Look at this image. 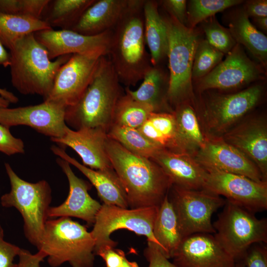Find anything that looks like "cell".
Segmentation results:
<instances>
[{"label":"cell","mask_w":267,"mask_h":267,"mask_svg":"<svg viewBox=\"0 0 267 267\" xmlns=\"http://www.w3.org/2000/svg\"><path fill=\"white\" fill-rule=\"evenodd\" d=\"M49 29L52 28L40 19L0 13V41L9 49L23 37Z\"/></svg>","instance_id":"1f68e13d"},{"label":"cell","mask_w":267,"mask_h":267,"mask_svg":"<svg viewBox=\"0 0 267 267\" xmlns=\"http://www.w3.org/2000/svg\"><path fill=\"white\" fill-rule=\"evenodd\" d=\"M65 109L62 104L46 100L34 105L3 108L0 109V124L8 128L27 126L50 138L60 137L67 126Z\"/></svg>","instance_id":"4fadbf2b"},{"label":"cell","mask_w":267,"mask_h":267,"mask_svg":"<svg viewBox=\"0 0 267 267\" xmlns=\"http://www.w3.org/2000/svg\"><path fill=\"white\" fill-rule=\"evenodd\" d=\"M159 207L129 209L115 205H101L90 231L95 241L94 252L106 246L115 247L117 242L112 240L110 235L115 230L121 229L145 236L147 241L155 244L160 249L153 232Z\"/></svg>","instance_id":"9c48e42d"},{"label":"cell","mask_w":267,"mask_h":267,"mask_svg":"<svg viewBox=\"0 0 267 267\" xmlns=\"http://www.w3.org/2000/svg\"><path fill=\"white\" fill-rule=\"evenodd\" d=\"M262 93L261 86L256 85L234 94L212 97L207 104L205 113L209 134H223L228 131L256 105Z\"/></svg>","instance_id":"5bb4252c"},{"label":"cell","mask_w":267,"mask_h":267,"mask_svg":"<svg viewBox=\"0 0 267 267\" xmlns=\"http://www.w3.org/2000/svg\"><path fill=\"white\" fill-rule=\"evenodd\" d=\"M52 152L78 169L95 187L97 194L106 205H115L122 208L129 207L126 193L116 174L89 168L69 156L61 147L53 145Z\"/></svg>","instance_id":"cb8c5ba5"},{"label":"cell","mask_w":267,"mask_h":267,"mask_svg":"<svg viewBox=\"0 0 267 267\" xmlns=\"http://www.w3.org/2000/svg\"><path fill=\"white\" fill-rule=\"evenodd\" d=\"M193 156L204 168L244 176L258 182L265 181L256 165L222 136L206 135L204 146Z\"/></svg>","instance_id":"9a60e30c"},{"label":"cell","mask_w":267,"mask_h":267,"mask_svg":"<svg viewBox=\"0 0 267 267\" xmlns=\"http://www.w3.org/2000/svg\"><path fill=\"white\" fill-rule=\"evenodd\" d=\"M144 1L130 0L127 9L112 30L107 55L120 82L129 88L142 80L152 66L145 48Z\"/></svg>","instance_id":"7a4b0ae2"},{"label":"cell","mask_w":267,"mask_h":267,"mask_svg":"<svg viewBox=\"0 0 267 267\" xmlns=\"http://www.w3.org/2000/svg\"><path fill=\"white\" fill-rule=\"evenodd\" d=\"M56 161L67 177L69 191L63 203L50 207L48 218L75 217L84 220L89 225L93 224L101 205L89 194L90 184L76 176L68 162L59 158Z\"/></svg>","instance_id":"ffe728a7"},{"label":"cell","mask_w":267,"mask_h":267,"mask_svg":"<svg viewBox=\"0 0 267 267\" xmlns=\"http://www.w3.org/2000/svg\"><path fill=\"white\" fill-rule=\"evenodd\" d=\"M144 34L152 66L159 65L167 57L168 37L166 24L158 10V2L144 0L143 5Z\"/></svg>","instance_id":"d4e9b609"},{"label":"cell","mask_w":267,"mask_h":267,"mask_svg":"<svg viewBox=\"0 0 267 267\" xmlns=\"http://www.w3.org/2000/svg\"><path fill=\"white\" fill-rule=\"evenodd\" d=\"M10 65V54L7 52L4 45L0 41V66L6 68L9 66Z\"/></svg>","instance_id":"7dc6e473"},{"label":"cell","mask_w":267,"mask_h":267,"mask_svg":"<svg viewBox=\"0 0 267 267\" xmlns=\"http://www.w3.org/2000/svg\"><path fill=\"white\" fill-rule=\"evenodd\" d=\"M153 108L123 94L116 105L112 124L138 129L146 120Z\"/></svg>","instance_id":"836d02e7"},{"label":"cell","mask_w":267,"mask_h":267,"mask_svg":"<svg viewBox=\"0 0 267 267\" xmlns=\"http://www.w3.org/2000/svg\"><path fill=\"white\" fill-rule=\"evenodd\" d=\"M203 29L207 41L223 54H227L236 44L228 29L222 26L215 17L203 21Z\"/></svg>","instance_id":"8d00e7d4"},{"label":"cell","mask_w":267,"mask_h":267,"mask_svg":"<svg viewBox=\"0 0 267 267\" xmlns=\"http://www.w3.org/2000/svg\"><path fill=\"white\" fill-rule=\"evenodd\" d=\"M0 96L7 99L10 103H16L18 101V98L14 94L5 89L0 88Z\"/></svg>","instance_id":"c3c4849f"},{"label":"cell","mask_w":267,"mask_h":267,"mask_svg":"<svg viewBox=\"0 0 267 267\" xmlns=\"http://www.w3.org/2000/svg\"><path fill=\"white\" fill-rule=\"evenodd\" d=\"M21 248L4 239L3 229L0 224V267H16L14 263Z\"/></svg>","instance_id":"b9f144b4"},{"label":"cell","mask_w":267,"mask_h":267,"mask_svg":"<svg viewBox=\"0 0 267 267\" xmlns=\"http://www.w3.org/2000/svg\"><path fill=\"white\" fill-rule=\"evenodd\" d=\"M172 258L178 267H235L237 263L214 235L205 233L184 238Z\"/></svg>","instance_id":"2e32d148"},{"label":"cell","mask_w":267,"mask_h":267,"mask_svg":"<svg viewBox=\"0 0 267 267\" xmlns=\"http://www.w3.org/2000/svg\"><path fill=\"white\" fill-rule=\"evenodd\" d=\"M168 177L172 185L185 189H203L206 171L192 155L161 149L152 159Z\"/></svg>","instance_id":"7402d4cb"},{"label":"cell","mask_w":267,"mask_h":267,"mask_svg":"<svg viewBox=\"0 0 267 267\" xmlns=\"http://www.w3.org/2000/svg\"><path fill=\"white\" fill-rule=\"evenodd\" d=\"M153 232L162 253L168 259L172 258L174 251L183 237L168 194L159 207Z\"/></svg>","instance_id":"4316f807"},{"label":"cell","mask_w":267,"mask_h":267,"mask_svg":"<svg viewBox=\"0 0 267 267\" xmlns=\"http://www.w3.org/2000/svg\"><path fill=\"white\" fill-rule=\"evenodd\" d=\"M235 267H245L243 262L236 263Z\"/></svg>","instance_id":"816d5d0a"},{"label":"cell","mask_w":267,"mask_h":267,"mask_svg":"<svg viewBox=\"0 0 267 267\" xmlns=\"http://www.w3.org/2000/svg\"><path fill=\"white\" fill-rule=\"evenodd\" d=\"M107 135L131 152L150 159L164 149L151 142L136 129L112 124Z\"/></svg>","instance_id":"d6a6232c"},{"label":"cell","mask_w":267,"mask_h":267,"mask_svg":"<svg viewBox=\"0 0 267 267\" xmlns=\"http://www.w3.org/2000/svg\"><path fill=\"white\" fill-rule=\"evenodd\" d=\"M108 137L107 131L101 128L72 130L67 126L62 136L50 139L61 146L71 148L79 155L84 166L95 170L115 173L106 151Z\"/></svg>","instance_id":"d6986e66"},{"label":"cell","mask_w":267,"mask_h":267,"mask_svg":"<svg viewBox=\"0 0 267 267\" xmlns=\"http://www.w3.org/2000/svg\"><path fill=\"white\" fill-rule=\"evenodd\" d=\"M229 30L236 43L243 45L264 66L267 63V38L250 21L243 10L230 19Z\"/></svg>","instance_id":"f1b7e54d"},{"label":"cell","mask_w":267,"mask_h":267,"mask_svg":"<svg viewBox=\"0 0 267 267\" xmlns=\"http://www.w3.org/2000/svg\"><path fill=\"white\" fill-rule=\"evenodd\" d=\"M94 254L102 258L106 267H139L136 262L129 261L123 250L115 247H104L95 251Z\"/></svg>","instance_id":"f35d334b"},{"label":"cell","mask_w":267,"mask_h":267,"mask_svg":"<svg viewBox=\"0 0 267 267\" xmlns=\"http://www.w3.org/2000/svg\"><path fill=\"white\" fill-rule=\"evenodd\" d=\"M11 189L0 197L2 207H14L21 214L24 221V232L28 241L38 249L48 218L51 201V189L45 180L36 183L21 178L10 165L5 164Z\"/></svg>","instance_id":"8992f818"},{"label":"cell","mask_w":267,"mask_h":267,"mask_svg":"<svg viewBox=\"0 0 267 267\" xmlns=\"http://www.w3.org/2000/svg\"><path fill=\"white\" fill-rule=\"evenodd\" d=\"M176 129L174 112H153L138 130L158 147L174 151Z\"/></svg>","instance_id":"4dcf8cb0"},{"label":"cell","mask_w":267,"mask_h":267,"mask_svg":"<svg viewBox=\"0 0 267 267\" xmlns=\"http://www.w3.org/2000/svg\"><path fill=\"white\" fill-rule=\"evenodd\" d=\"M95 241L87 228L69 217L47 220L38 251L51 267L68 262L72 267H92Z\"/></svg>","instance_id":"5b68a950"},{"label":"cell","mask_w":267,"mask_h":267,"mask_svg":"<svg viewBox=\"0 0 267 267\" xmlns=\"http://www.w3.org/2000/svg\"><path fill=\"white\" fill-rule=\"evenodd\" d=\"M101 52L72 54L58 71L46 99L67 107L75 104L92 80Z\"/></svg>","instance_id":"7c38bea8"},{"label":"cell","mask_w":267,"mask_h":267,"mask_svg":"<svg viewBox=\"0 0 267 267\" xmlns=\"http://www.w3.org/2000/svg\"><path fill=\"white\" fill-rule=\"evenodd\" d=\"M95 0H54L49 1L41 19L52 28L71 30L85 11Z\"/></svg>","instance_id":"f546056e"},{"label":"cell","mask_w":267,"mask_h":267,"mask_svg":"<svg viewBox=\"0 0 267 267\" xmlns=\"http://www.w3.org/2000/svg\"><path fill=\"white\" fill-rule=\"evenodd\" d=\"M50 0H0V13L41 19Z\"/></svg>","instance_id":"74e56055"},{"label":"cell","mask_w":267,"mask_h":267,"mask_svg":"<svg viewBox=\"0 0 267 267\" xmlns=\"http://www.w3.org/2000/svg\"><path fill=\"white\" fill-rule=\"evenodd\" d=\"M264 243L252 245L244 259L245 267H267V247Z\"/></svg>","instance_id":"60d3db41"},{"label":"cell","mask_w":267,"mask_h":267,"mask_svg":"<svg viewBox=\"0 0 267 267\" xmlns=\"http://www.w3.org/2000/svg\"><path fill=\"white\" fill-rule=\"evenodd\" d=\"M106 149L129 207L159 206L172 185L160 167L152 159L131 152L109 137Z\"/></svg>","instance_id":"6da1fadb"},{"label":"cell","mask_w":267,"mask_h":267,"mask_svg":"<svg viewBox=\"0 0 267 267\" xmlns=\"http://www.w3.org/2000/svg\"><path fill=\"white\" fill-rule=\"evenodd\" d=\"M223 55L206 40L198 42L192 65V80H199L209 74L222 61Z\"/></svg>","instance_id":"d590c367"},{"label":"cell","mask_w":267,"mask_h":267,"mask_svg":"<svg viewBox=\"0 0 267 267\" xmlns=\"http://www.w3.org/2000/svg\"><path fill=\"white\" fill-rule=\"evenodd\" d=\"M144 255L149 263L148 267H178L169 261L158 246L151 242L147 241Z\"/></svg>","instance_id":"7bdbcfd3"},{"label":"cell","mask_w":267,"mask_h":267,"mask_svg":"<svg viewBox=\"0 0 267 267\" xmlns=\"http://www.w3.org/2000/svg\"><path fill=\"white\" fill-rule=\"evenodd\" d=\"M243 10L249 17H267V0H255L248 1L245 4Z\"/></svg>","instance_id":"bcb514c9"},{"label":"cell","mask_w":267,"mask_h":267,"mask_svg":"<svg viewBox=\"0 0 267 267\" xmlns=\"http://www.w3.org/2000/svg\"><path fill=\"white\" fill-rule=\"evenodd\" d=\"M9 129L0 124V152L8 156L24 153L22 140L13 136Z\"/></svg>","instance_id":"ab89813d"},{"label":"cell","mask_w":267,"mask_h":267,"mask_svg":"<svg viewBox=\"0 0 267 267\" xmlns=\"http://www.w3.org/2000/svg\"><path fill=\"white\" fill-rule=\"evenodd\" d=\"M10 103L8 100L0 96V109L3 108L8 107Z\"/></svg>","instance_id":"f907efd6"},{"label":"cell","mask_w":267,"mask_h":267,"mask_svg":"<svg viewBox=\"0 0 267 267\" xmlns=\"http://www.w3.org/2000/svg\"><path fill=\"white\" fill-rule=\"evenodd\" d=\"M169 198L176 212L183 238L199 233H215L212 215L225 200L205 190L185 189L172 185Z\"/></svg>","instance_id":"30bf717a"},{"label":"cell","mask_w":267,"mask_h":267,"mask_svg":"<svg viewBox=\"0 0 267 267\" xmlns=\"http://www.w3.org/2000/svg\"><path fill=\"white\" fill-rule=\"evenodd\" d=\"M213 225L215 238L236 261L243 259L253 244L267 242V219H258L254 213L226 200Z\"/></svg>","instance_id":"ba28073f"},{"label":"cell","mask_w":267,"mask_h":267,"mask_svg":"<svg viewBox=\"0 0 267 267\" xmlns=\"http://www.w3.org/2000/svg\"><path fill=\"white\" fill-rule=\"evenodd\" d=\"M226 58L209 74L198 80L201 91L209 89H229L248 84L258 79L261 70L236 43Z\"/></svg>","instance_id":"e0dca14e"},{"label":"cell","mask_w":267,"mask_h":267,"mask_svg":"<svg viewBox=\"0 0 267 267\" xmlns=\"http://www.w3.org/2000/svg\"><path fill=\"white\" fill-rule=\"evenodd\" d=\"M240 0H192L187 10L188 27L193 28L215 14L242 2Z\"/></svg>","instance_id":"e575fe53"},{"label":"cell","mask_w":267,"mask_h":267,"mask_svg":"<svg viewBox=\"0 0 267 267\" xmlns=\"http://www.w3.org/2000/svg\"><path fill=\"white\" fill-rule=\"evenodd\" d=\"M176 121V138L174 151L192 156L205 143L204 135L193 108L187 101L176 105L174 112Z\"/></svg>","instance_id":"484cf974"},{"label":"cell","mask_w":267,"mask_h":267,"mask_svg":"<svg viewBox=\"0 0 267 267\" xmlns=\"http://www.w3.org/2000/svg\"><path fill=\"white\" fill-rule=\"evenodd\" d=\"M138 88L132 90L126 88V92L134 99L152 107L155 112L166 106L169 76L159 65L152 66L144 75Z\"/></svg>","instance_id":"83f0119b"},{"label":"cell","mask_w":267,"mask_h":267,"mask_svg":"<svg viewBox=\"0 0 267 267\" xmlns=\"http://www.w3.org/2000/svg\"><path fill=\"white\" fill-rule=\"evenodd\" d=\"M130 0H95L71 29L87 36L112 30L127 9Z\"/></svg>","instance_id":"603a6c76"},{"label":"cell","mask_w":267,"mask_h":267,"mask_svg":"<svg viewBox=\"0 0 267 267\" xmlns=\"http://www.w3.org/2000/svg\"><path fill=\"white\" fill-rule=\"evenodd\" d=\"M204 169L203 190L224 196L226 200L254 213L267 209V181L258 182L238 174Z\"/></svg>","instance_id":"8fae6325"},{"label":"cell","mask_w":267,"mask_h":267,"mask_svg":"<svg viewBox=\"0 0 267 267\" xmlns=\"http://www.w3.org/2000/svg\"><path fill=\"white\" fill-rule=\"evenodd\" d=\"M254 21L256 24L264 31L267 30V17H254Z\"/></svg>","instance_id":"681fc988"},{"label":"cell","mask_w":267,"mask_h":267,"mask_svg":"<svg viewBox=\"0 0 267 267\" xmlns=\"http://www.w3.org/2000/svg\"><path fill=\"white\" fill-rule=\"evenodd\" d=\"M163 7L169 15L185 25L187 21L186 1L185 0H164L161 1Z\"/></svg>","instance_id":"ee69618b"},{"label":"cell","mask_w":267,"mask_h":267,"mask_svg":"<svg viewBox=\"0 0 267 267\" xmlns=\"http://www.w3.org/2000/svg\"><path fill=\"white\" fill-rule=\"evenodd\" d=\"M34 34L19 39L9 49L11 82L21 94H37L45 100L52 89L58 71L72 55L51 61L47 50Z\"/></svg>","instance_id":"277c9868"},{"label":"cell","mask_w":267,"mask_h":267,"mask_svg":"<svg viewBox=\"0 0 267 267\" xmlns=\"http://www.w3.org/2000/svg\"><path fill=\"white\" fill-rule=\"evenodd\" d=\"M37 41L47 50L50 60L64 55L101 52L107 55L112 30L95 36L84 35L71 30L52 29L35 33Z\"/></svg>","instance_id":"ac0fdd59"},{"label":"cell","mask_w":267,"mask_h":267,"mask_svg":"<svg viewBox=\"0 0 267 267\" xmlns=\"http://www.w3.org/2000/svg\"><path fill=\"white\" fill-rule=\"evenodd\" d=\"M121 85L110 59L102 56L84 93L75 104L66 108V125L75 130L98 128L108 131L117 102L123 94Z\"/></svg>","instance_id":"3957f363"},{"label":"cell","mask_w":267,"mask_h":267,"mask_svg":"<svg viewBox=\"0 0 267 267\" xmlns=\"http://www.w3.org/2000/svg\"><path fill=\"white\" fill-rule=\"evenodd\" d=\"M163 17L168 37L167 97L170 102L177 105L187 101L192 94V69L198 37L193 29L180 23L173 16Z\"/></svg>","instance_id":"52a82bcc"},{"label":"cell","mask_w":267,"mask_h":267,"mask_svg":"<svg viewBox=\"0 0 267 267\" xmlns=\"http://www.w3.org/2000/svg\"><path fill=\"white\" fill-rule=\"evenodd\" d=\"M19 262L16 267H40V264L46 255L42 251L39 250L33 254L29 251L21 249L18 255Z\"/></svg>","instance_id":"f6af8a7d"},{"label":"cell","mask_w":267,"mask_h":267,"mask_svg":"<svg viewBox=\"0 0 267 267\" xmlns=\"http://www.w3.org/2000/svg\"><path fill=\"white\" fill-rule=\"evenodd\" d=\"M222 137L249 158L263 179L267 181V126L265 119L248 120L227 131Z\"/></svg>","instance_id":"44dd1931"}]
</instances>
